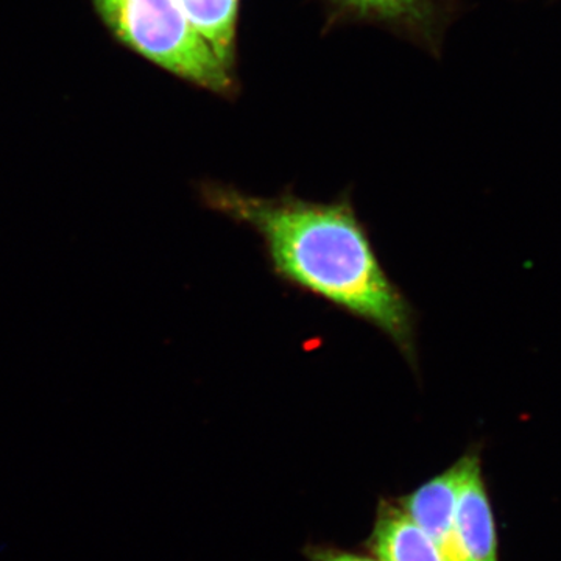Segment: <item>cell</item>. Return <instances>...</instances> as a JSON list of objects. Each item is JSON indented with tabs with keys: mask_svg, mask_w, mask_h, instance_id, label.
<instances>
[{
	"mask_svg": "<svg viewBox=\"0 0 561 561\" xmlns=\"http://www.w3.org/2000/svg\"><path fill=\"white\" fill-rule=\"evenodd\" d=\"M198 195L206 209L254 231L280 283L371 324L419 370L415 309L383 268L350 192L312 202L290 190L256 197L208 181Z\"/></svg>",
	"mask_w": 561,
	"mask_h": 561,
	"instance_id": "obj_1",
	"label": "cell"
},
{
	"mask_svg": "<svg viewBox=\"0 0 561 561\" xmlns=\"http://www.w3.org/2000/svg\"><path fill=\"white\" fill-rule=\"evenodd\" d=\"M103 20L131 49L214 91L230 87V68L192 27L175 0H95Z\"/></svg>",
	"mask_w": 561,
	"mask_h": 561,
	"instance_id": "obj_2",
	"label": "cell"
},
{
	"mask_svg": "<svg viewBox=\"0 0 561 561\" xmlns=\"http://www.w3.org/2000/svg\"><path fill=\"white\" fill-rule=\"evenodd\" d=\"M465 471L457 494L451 541L442 553L445 561H500L496 522L483 479L481 453L463 454Z\"/></svg>",
	"mask_w": 561,
	"mask_h": 561,
	"instance_id": "obj_3",
	"label": "cell"
},
{
	"mask_svg": "<svg viewBox=\"0 0 561 561\" xmlns=\"http://www.w3.org/2000/svg\"><path fill=\"white\" fill-rule=\"evenodd\" d=\"M370 546L378 561H445L430 535L387 501L379 504Z\"/></svg>",
	"mask_w": 561,
	"mask_h": 561,
	"instance_id": "obj_4",
	"label": "cell"
},
{
	"mask_svg": "<svg viewBox=\"0 0 561 561\" xmlns=\"http://www.w3.org/2000/svg\"><path fill=\"white\" fill-rule=\"evenodd\" d=\"M184 16L191 22L217 57L230 68L234 43L238 0H175Z\"/></svg>",
	"mask_w": 561,
	"mask_h": 561,
	"instance_id": "obj_5",
	"label": "cell"
},
{
	"mask_svg": "<svg viewBox=\"0 0 561 561\" xmlns=\"http://www.w3.org/2000/svg\"><path fill=\"white\" fill-rule=\"evenodd\" d=\"M364 13H375L383 18L419 16L423 0H346Z\"/></svg>",
	"mask_w": 561,
	"mask_h": 561,
	"instance_id": "obj_6",
	"label": "cell"
},
{
	"mask_svg": "<svg viewBox=\"0 0 561 561\" xmlns=\"http://www.w3.org/2000/svg\"><path fill=\"white\" fill-rule=\"evenodd\" d=\"M308 557L311 561H378L370 559V557L357 556V553L330 548H311L308 551Z\"/></svg>",
	"mask_w": 561,
	"mask_h": 561,
	"instance_id": "obj_7",
	"label": "cell"
}]
</instances>
